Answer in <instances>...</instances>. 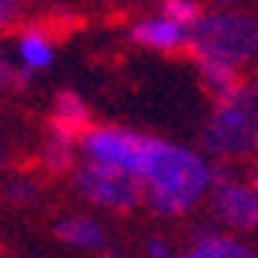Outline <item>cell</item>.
<instances>
[{"label": "cell", "instance_id": "5b68a950", "mask_svg": "<svg viewBox=\"0 0 258 258\" xmlns=\"http://www.w3.org/2000/svg\"><path fill=\"white\" fill-rule=\"evenodd\" d=\"M151 139L148 134H137V131L128 128H88L80 137L83 142V151L88 159H99V162H111V165L128 167L139 176L145 165V156H148V148H151Z\"/></svg>", "mask_w": 258, "mask_h": 258}, {"label": "cell", "instance_id": "9a60e30c", "mask_svg": "<svg viewBox=\"0 0 258 258\" xmlns=\"http://www.w3.org/2000/svg\"><path fill=\"white\" fill-rule=\"evenodd\" d=\"M37 193L40 187L31 176H15V179L6 182V199L12 205H31L37 199Z\"/></svg>", "mask_w": 258, "mask_h": 258}, {"label": "cell", "instance_id": "8992f818", "mask_svg": "<svg viewBox=\"0 0 258 258\" xmlns=\"http://www.w3.org/2000/svg\"><path fill=\"white\" fill-rule=\"evenodd\" d=\"M210 213L213 219L235 233H247L258 227V193L252 184L219 179L210 187Z\"/></svg>", "mask_w": 258, "mask_h": 258}, {"label": "cell", "instance_id": "277c9868", "mask_svg": "<svg viewBox=\"0 0 258 258\" xmlns=\"http://www.w3.org/2000/svg\"><path fill=\"white\" fill-rule=\"evenodd\" d=\"M74 187L91 205L114 213L134 210L145 199V184L134 170L111 165V162L88 159V156L74 170Z\"/></svg>", "mask_w": 258, "mask_h": 258}, {"label": "cell", "instance_id": "9c48e42d", "mask_svg": "<svg viewBox=\"0 0 258 258\" xmlns=\"http://www.w3.org/2000/svg\"><path fill=\"white\" fill-rule=\"evenodd\" d=\"M54 235L74 250H102L105 247V227L91 216H66L57 221Z\"/></svg>", "mask_w": 258, "mask_h": 258}, {"label": "cell", "instance_id": "3957f363", "mask_svg": "<svg viewBox=\"0 0 258 258\" xmlns=\"http://www.w3.org/2000/svg\"><path fill=\"white\" fill-rule=\"evenodd\" d=\"M187 48L196 60H216L241 69L258 54V20L244 12H213L190 26Z\"/></svg>", "mask_w": 258, "mask_h": 258}, {"label": "cell", "instance_id": "ac0fdd59", "mask_svg": "<svg viewBox=\"0 0 258 258\" xmlns=\"http://www.w3.org/2000/svg\"><path fill=\"white\" fill-rule=\"evenodd\" d=\"M148 255L165 258V255H170V247H167V241H165V238H156V235H153L151 241H148Z\"/></svg>", "mask_w": 258, "mask_h": 258}, {"label": "cell", "instance_id": "52a82bcc", "mask_svg": "<svg viewBox=\"0 0 258 258\" xmlns=\"http://www.w3.org/2000/svg\"><path fill=\"white\" fill-rule=\"evenodd\" d=\"M190 29L182 23H176L170 17H148L139 20L137 26H131V40L153 51H176V48L187 46Z\"/></svg>", "mask_w": 258, "mask_h": 258}, {"label": "cell", "instance_id": "ba28073f", "mask_svg": "<svg viewBox=\"0 0 258 258\" xmlns=\"http://www.w3.org/2000/svg\"><path fill=\"white\" fill-rule=\"evenodd\" d=\"M91 128V108L74 91H60L51 105V131L66 134L71 139H80Z\"/></svg>", "mask_w": 258, "mask_h": 258}, {"label": "cell", "instance_id": "d6986e66", "mask_svg": "<svg viewBox=\"0 0 258 258\" xmlns=\"http://www.w3.org/2000/svg\"><path fill=\"white\" fill-rule=\"evenodd\" d=\"M252 187H255V193H258V162H255V167H252Z\"/></svg>", "mask_w": 258, "mask_h": 258}, {"label": "cell", "instance_id": "6da1fadb", "mask_svg": "<svg viewBox=\"0 0 258 258\" xmlns=\"http://www.w3.org/2000/svg\"><path fill=\"white\" fill-rule=\"evenodd\" d=\"M145 184V199L156 216H184L210 193L216 176L210 162L199 153L170 145L165 139H151L145 165L139 170Z\"/></svg>", "mask_w": 258, "mask_h": 258}, {"label": "cell", "instance_id": "ffe728a7", "mask_svg": "<svg viewBox=\"0 0 258 258\" xmlns=\"http://www.w3.org/2000/svg\"><path fill=\"white\" fill-rule=\"evenodd\" d=\"M3 167H6V153H3V148H0V173H3Z\"/></svg>", "mask_w": 258, "mask_h": 258}, {"label": "cell", "instance_id": "4fadbf2b", "mask_svg": "<svg viewBox=\"0 0 258 258\" xmlns=\"http://www.w3.org/2000/svg\"><path fill=\"white\" fill-rule=\"evenodd\" d=\"M43 162H46V167L51 173H66V170H71V165H74V139L66 137V134L51 131L46 145H43Z\"/></svg>", "mask_w": 258, "mask_h": 258}, {"label": "cell", "instance_id": "30bf717a", "mask_svg": "<svg viewBox=\"0 0 258 258\" xmlns=\"http://www.w3.org/2000/svg\"><path fill=\"white\" fill-rule=\"evenodd\" d=\"M193 247L187 255L193 258H250L252 250L244 241H238L230 233H216V230H196L193 233Z\"/></svg>", "mask_w": 258, "mask_h": 258}, {"label": "cell", "instance_id": "7a4b0ae2", "mask_svg": "<svg viewBox=\"0 0 258 258\" xmlns=\"http://www.w3.org/2000/svg\"><path fill=\"white\" fill-rule=\"evenodd\" d=\"M205 151L216 159H244L258 153V85H238L216 99L202 134Z\"/></svg>", "mask_w": 258, "mask_h": 258}, {"label": "cell", "instance_id": "7c38bea8", "mask_svg": "<svg viewBox=\"0 0 258 258\" xmlns=\"http://www.w3.org/2000/svg\"><path fill=\"white\" fill-rule=\"evenodd\" d=\"M199 71H202V83L205 88L213 94V99H224L241 85V77H238V69L235 66H227V62H216V60H196Z\"/></svg>", "mask_w": 258, "mask_h": 258}, {"label": "cell", "instance_id": "2e32d148", "mask_svg": "<svg viewBox=\"0 0 258 258\" xmlns=\"http://www.w3.org/2000/svg\"><path fill=\"white\" fill-rule=\"evenodd\" d=\"M26 80H29V77L23 74L20 62H15L9 57L6 48L0 46V91H3V88H17V85H23Z\"/></svg>", "mask_w": 258, "mask_h": 258}, {"label": "cell", "instance_id": "5bb4252c", "mask_svg": "<svg viewBox=\"0 0 258 258\" xmlns=\"http://www.w3.org/2000/svg\"><path fill=\"white\" fill-rule=\"evenodd\" d=\"M162 15L190 29L202 17V6L196 0H162Z\"/></svg>", "mask_w": 258, "mask_h": 258}, {"label": "cell", "instance_id": "44dd1931", "mask_svg": "<svg viewBox=\"0 0 258 258\" xmlns=\"http://www.w3.org/2000/svg\"><path fill=\"white\" fill-rule=\"evenodd\" d=\"M221 3H235V0H221Z\"/></svg>", "mask_w": 258, "mask_h": 258}, {"label": "cell", "instance_id": "8fae6325", "mask_svg": "<svg viewBox=\"0 0 258 258\" xmlns=\"http://www.w3.org/2000/svg\"><path fill=\"white\" fill-rule=\"evenodd\" d=\"M17 62L23 74L31 80V74L48 69L54 62V43L46 31L40 29H26L20 37H17Z\"/></svg>", "mask_w": 258, "mask_h": 258}, {"label": "cell", "instance_id": "e0dca14e", "mask_svg": "<svg viewBox=\"0 0 258 258\" xmlns=\"http://www.w3.org/2000/svg\"><path fill=\"white\" fill-rule=\"evenodd\" d=\"M20 15H23V0H0V31L15 26Z\"/></svg>", "mask_w": 258, "mask_h": 258}]
</instances>
